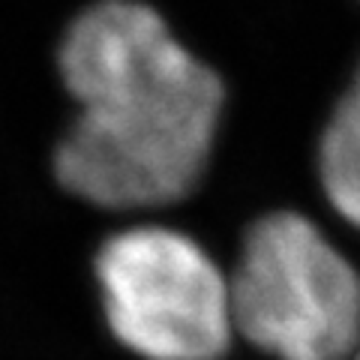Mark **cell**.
Returning <instances> with one entry per match:
<instances>
[{"mask_svg": "<svg viewBox=\"0 0 360 360\" xmlns=\"http://www.w3.org/2000/svg\"><path fill=\"white\" fill-rule=\"evenodd\" d=\"M234 333L276 360H345L360 348V276L300 213L250 225L231 276Z\"/></svg>", "mask_w": 360, "mask_h": 360, "instance_id": "7a4b0ae2", "label": "cell"}, {"mask_svg": "<svg viewBox=\"0 0 360 360\" xmlns=\"http://www.w3.org/2000/svg\"><path fill=\"white\" fill-rule=\"evenodd\" d=\"M78 115L54 153L66 193L108 210L162 207L205 174L225 87L139 0L87 6L60 42Z\"/></svg>", "mask_w": 360, "mask_h": 360, "instance_id": "6da1fadb", "label": "cell"}, {"mask_svg": "<svg viewBox=\"0 0 360 360\" xmlns=\"http://www.w3.org/2000/svg\"><path fill=\"white\" fill-rule=\"evenodd\" d=\"M357 360H360V348H357Z\"/></svg>", "mask_w": 360, "mask_h": 360, "instance_id": "5b68a950", "label": "cell"}, {"mask_svg": "<svg viewBox=\"0 0 360 360\" xmlns=\"http://www.w3.org/2000/svg\"><path fill=\"white\" fill-rule=\"evenodd\" d=\"M319 177L333 210L360 229V66L321 132Z\"/></svg>", "mask_w": 360, "mask_h": 360, "instance_id": "277c9868", "label": "cell"}, {"mask_svg": "<svg viewBox=\"0 0 360 360\" xmlns=\"http://www.w3.org/2000/svg\"><path fill=\"white\" fill-rule=\"evenodd\" d=\"M96 279L111 333L144 360H219L234 336L229 276L174 229L135 225L108 238Z\"/></svg>", "mask_w": 360, "mask_h": 360, "instance_id": "3957f363", "label": "cell"}]
</instances>
